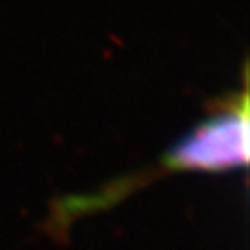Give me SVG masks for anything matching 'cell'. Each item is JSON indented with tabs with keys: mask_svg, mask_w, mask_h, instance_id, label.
Masks as SVG:
<instances>
[{
	"mask_svg": "<svg viewBox=\"0 0 250 250\" xmlns=\"http://www.w3.org/2000/svg\"><path fill=\"white\" fill-rule=\"evenodd\" d=\"M249 162V92L247 82L224 99L167 151L149 181L168 172H226Z\"/></svg>",
	"mask_w": 250,
	"mask_h": 250,
	"instance_id": "cell-1",
	"label": "cell"
}]
</instances>
